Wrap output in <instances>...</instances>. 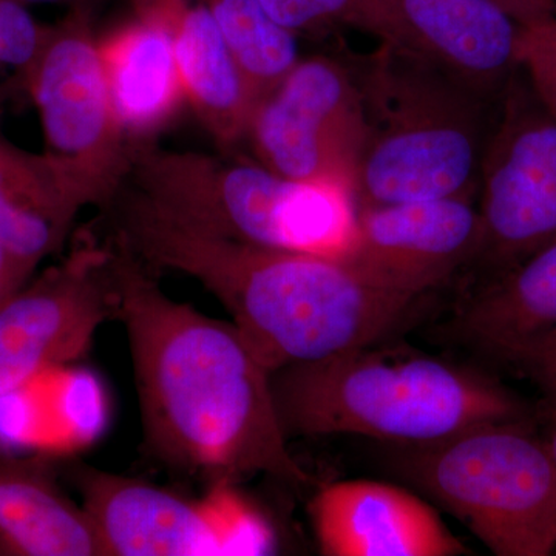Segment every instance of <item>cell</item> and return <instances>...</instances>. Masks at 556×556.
Wrapping results in <instances>:
<instances>
[{
  "instance_id": "6da1fadb",
  "label": "cell",
  "mask_w": 556,
  "mask_h": 556,
  "mask_svg": "<svg viewBox=\"0 0 556 556\" xmlns=\"http://www.w3.org/2000/svg\"><path fill=\"white\" fill-rule=\"evenodd\" d=\"M112 252L148 455L208 486L257 475L309 484L288 448L273 372L236 325L169 298L115 239Z\"/></svg>"
},
{
  "instance_id": "7a4b0ae2",
  "label": "cell",
  "mask_w": 556,
  "mask_h": 556,
  "mask_svg": "<svg viewBox=\"0 0 556 556\" xmlns=\"http://www.w3.org/2000/svg\"><path fill=\"white\" fill-rule=\"evenodd\" d=\"M109 208L113 239L149 268L199 281L270 372L371 348L419 299L376 283L345 258L223 239L127 193Z\"/></svg>"
},
{
  "instance_id": "3957f363",
  "label": "cell",
  "mask_w": 556,
  "mask_h": 556,
  "mask_svg": "<svg viewBox=\"0 0 556 556\" xmlns=\"http://www.w3.org/2000/svg\"><path fill=\"white\" fill-rule=\"evenodd\" d=\"M270 383L288 439L348 433L416 447L529 417L493 379L438 358L369 348L289 365L274 371Z\"/></svg>"
},
{
  "instance_id": "277c9868",
  "label": "cell",
  "mask_w": 556,
  "mask_h": 556,
  "mask_svg": "<svg viewBox=\"0 0 556 556\" xmlns=\"http://www.w3.org/2000/svg\"><path fill=\"white\" fill-rule=\"evenodd\" d=\"M367 116L357 207L471 199L479 186L486 104L466 80L397 43L380 42L351 67Z\"/></svg>"
},
{
  "instance_id": "5b68a950",
  "label": "cell",
  "mask_w": 556,
  "mask_h": 556,
  "mask_svg": "<svg viewBox=\"0 0 556 556\" xmlns=\"http://www.w3.org/2000/svg\"><path fill=\"white\" fill-rule=\"evenodd\" d=\"M119 193L223 239L345 258L356 239L353 192L294 181L263 164L134 146Z\"/></svg>"
},
{
  "instance_id": "8992f818",
  "label": "cell",
  "mask_w": 556,
  "mask_h": 556,
  "mask_svg": "<svg viewBox=\"0 0 556 556\" xmlns=\"http://www.w3.org/2000/svg\"><path fill=\"white\" fill-rule=\"evenodd\" d=\"M409 481L459 518L497 556L556 548V467L527 420L484 424L408 447Z\"/></svg>"
},
{
  "instance_id": "52a82bcc",
  "label": "cell",
  "mask_w": 556,
  "mask_h": 556,
  "mask_svg": "<svg viewBox=\"0 0 556 556\" xmlns=\"http://www.w3.org/2000/svg\"><path fill=\"white\" fill-rule=\"evenodd\" d=\"M47 159L80 206L109 208L131 167L130 144L110 100L89 7L47 25L25 78Z\"/></svg>"
},
{
  "instance_id": "ba28073f",
  "label": "cell",
  "mask_w": 556,
  "mask_h": 556,
  "mask_svg": "<svg viewBox=\"0 0 556 556\" xmlns=\"http://www.w3.org/2000/svg\"><path fill=\"white\" fill-rule=\"evenodd\" d=\"M97 527L105 556L266 555L276 535L237 485L203 497L83 463L62 466Z\"/></svg>"
},
{
  "instance_id": "9c48e42d",
  "label": "cell",
  "mask_w": 556,
  "mask_h": 556,
  "mask_svg": "<svg viewBox=\"0 0 556 556\" xmlns=\"http://www.w3.org/2000/svg\"><path fill=\"white\" fill-rule=\"evenodd\" d=\"M484 258L497 274L556 241V116L518 70L482 156Z\"/></svg>"
},
{
  "instance_id": "30bf717a",
  "label": "cell",
  "mask_w": 556,
  "mask_h": 556,
  "mask_svg": "<svg viewBox=\"0 0 556 556\" xmlns=\"http://www.w3.org/2000/svg\"><path fill=\"white\" fill-rule=\"evenodd\" d=\"M247 139L257 161L280 177L353 192L367 139V116L350 65L300 60L258 101Z\"/></svg>"
},
{
  "instance_id": "8fae6325",
  "label": "cell",
  "mask_w": 556,
  "mask_h": 556,
  "mask_svg": "<svg viewBox=\"0 0 556 556\" xmlns=\"http://www.w3.org/2000/svg\"><path fill=\"white\" fill-rule=\"evenodd\" d=\"M112 258V244L84 237L0 306V397L90 353L116 320Z\"/></svg>"
},
{
  "instance_id": "7c38bea8",
  "label": "cell",
  "mask_w": 556,
  "mask_h": 556,
  "mask_svg": "<svg viewBox=\"0 0 556 556\" xmlns=\"http://www.w3.org/2000/svg\"><path fill=\"white\" fill-rule=\"evenodd\" d=\"M481 248L479 208L453 197L357 207L345 260L376 283L420 298L478 260Z\"/></svg>"
},
{
  "instance_id": "4fadbf2b",
  "label": "cell",
  "mask_w": 556,
  "mask_h": 556,
  "mask_svg": "<svg viewBox=\"0 0 556 556\" xmlns=\"http://www.w3.org/2000/svg\"><path fill=\"white\" fill-rule=\"evenodd\" d=\"M318 547L328 556H453L467 548L437 511L401 486L343 481L311 503Z\"/></svg>"
},
{
  "instance_id": "5bb4252c",
  "label": "cell",
  "mask_w": 556,
  "mask_h": 556,
  "mask_svg": "<svg viewBox=\"0 0 556 556\" xmlns=\"http://www.w3.org/2000/svg\"><path fill=\"white\" fill-rule=\"evenodd\" d=\"M409 49L447 68L490 100L519 70L521 25L490 0H388Z\"/></svg>"
},
{
  "instance_id": "9a60e30c",
  "label": "cell",
  "mask_w": 556,
  "mask_h": 556,
  "mask_svg": "<svg viewBox=\"0 0 556 556\" xmlns=\"http://www.w3.org/2000/svg\"><path fill=\"white\" fill-rule=\"evenodd\" d=\"M80 211L46 153L0 137V247L14 294L43 260L64 248Z\"/></svg>"
},
{
  "instance_id": "2e32d148",
  "label": "cell",
  "mask_w": 556,
  "mask_h": 556,
  "mask_svg": "<svg viewBox=\"0 0 556 556\" xmlns=\"http://www.w3.org/2000/svg\"><path fill=\"white\" fill-rule=\"evenodd\" d=\"M110 100L130 144H144L177 118L186 101L166 22L137 16L98 38Z\"/></svg>"
},
{
  "instance_id": "e0dca14e",
  "label": "cell",
  "mask_w": 556,
  "mask_h": 556,
  "mask_svg": "<svg viewBox=\"0 0 556 556\" xmlns=\"http://www.w3.org/2000/svg\"><path fill=\"white\" fill-rule=\"evenodd\" d=\"M49 460L0 452V556H105L83 504Z\"/></svg>"
},
{
  "instance_id": "ac0fdd59",
  "label": "cell",
  "mask_w": 556,
  "mask_h": 556,
  "mask_svg": "<svg viewBox=\"0 0 556 556\" xmlns=\"http://www.w3.org/2000/svg\"><path fill=\"white\" fill-rule=\"evenodd\" d=\"M159 20L174 39L186 101L219 146L247 139L254 94L203 0H178Z\"/></svg>"
},
{
  "instance_id": "d6986e66",
  "label": "cell",
  "mask_w": 556,
  "mask_h": 556,
  "mask_svg": "<svg viewBox=\"0 0 556 556\" xmlns=\"http://www.w3.org/2000/svg\"><path fill=\"white\" fill-rule=\"evenodd\" d=\"M460 339L514 367L556 332V241L490 281L453 321Z\"/></svg>"
},
{
  "instance_id": "ffe728a7",
  "label": "cell",
  "mask_w": 556,
  "mask_h": 556,
  "mask_svg": "<svg viewBox=\"0 0 556 556\" xmlns=\"http://www.w3.org/2000/svg\"><path fill=\"white\" fill-rule=\"evenodd\" d=\"M203 2L214 14L219 31L258 104L298 65V36L278 24L262 0Z\"/></svg>"
},
{
  "instance_id": "44dd1931",
  "label": "cell",
  "mask_w": 556,
  "mask_h": 556,
  "mask_svg": "<svg viewBox=\"0 0 556 556\" xmlns=\"http://www.w3.org/2000/svg\"><path fill=\"white\" fill-rule=\"evenodd\" d=\"M289 31L325 35L339 28L368 33L380 42L408 47L407 36L388 0H262Z\"/></svg>"
},
{
  "instance_id": "7402d4cb",
  "label": "cell",
  "mask_w": 556,
  "mask_h": 556,
  "mask_svg": "<svg viewBox=\"0 0 556 556\" xmlns=\"http://www.w3.org/2000/svg\"><path fill=\"white\" fill-rule=\"evenodd\" d=\"M46 33L47 25H40L24 2L0 0V72L11 70L24 90Z\"/></svg>"
},
{
  "instance_id": "603a6c76",
  "label": "cell",
  "mask_w": 556,
  "mask_h": 556,
  "mask_svg": "<svg viewBox=\"0 0 556 556\" xmlns=\"http://www.w3.org/2000/svg\"><path fill=\"white\" fill-rule=\"evenodd\" d=\"M518 67L556 116V16L519 30Z\"/></svg>"
},
{
  "instance_id": "cb8c5ba5",
  "label": "cell",
  "mask_w": 556,
  "mask_h": 556,
  "mask_svg": "<svg viewBox=\"0 0 556 556\" xmlns=\"http://www.w3.org/2000/svg\"><path fill=\"white\" fill-rule=\"evenodd\" d=\"M514 367L536 383L544 396L548 416L556 420V332L527 350Z\"/></svg>"
},
{
  "instance_id": "d4e9b609",
  "label": "cell",
  "mask_w": 556,
  "mask_h": 556,
  "mask_svg": "<svg viewBox=\"0 0 556 556\" xmlns=\"http://www.w3.org/2000/svg\"><path fill=\"white\" fill-rule=\"evenodd\" d=\"M521 27L556 16V0H490Z\"/></svg>"
},
{
  "instance_id": "484cf974",
  "label": "cell",
  "mask_w": 556,
  "mask_h": 556,
  "mask_svg": "<svg viewBox=\"0 0 556 556\" xmlns=\"http://www.w3.org/2000/svg\"><path fill=\"white\" fill-rule=\"evenodd\" d=\"M14 291L10 283L9 263H7L5 252L0 247V306L13 298Z\"/></svg>"
},
{
  "instance_id": "4316f807",
  "label": "cell",
  "mask_w": 556,
  "mask_h": 556,
  "mask_svg": "<svg viewBox=\"0 0 556 556\" xmlns=\"http://www.w3.org/2000/svg\"><path fill=\"white\" fill-rule=\"evenodd\" d=\"M21 2H24L25 5L27 3H67L72 9L75 7H89L90 9L91 0H21Z\"/></svg>"
},
{
  "instance_id": "83f0119b",
  "label": "cell",
  "mask_w": 556,
  "mask_h": 556,
  "mask_svg": "<svg viewBox=\"0 0 556 556\" xmlns=\"http://www.w3.org/2000/svg\"><path fill=\"white\" fill-rule=\"evenodd\" d=\"M544 441H546L548 453H551L556 467V420L554 422V427H552L551 434H548V438L544 439Z\"/></svg>"
}]
</instances>
